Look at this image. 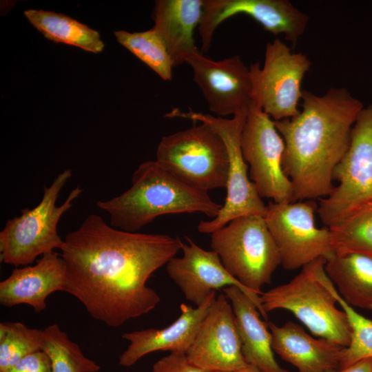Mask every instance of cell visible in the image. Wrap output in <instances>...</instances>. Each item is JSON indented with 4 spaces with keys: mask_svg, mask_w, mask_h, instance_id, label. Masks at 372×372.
<instances>
[{
    "mask_svg": "<svg viewBox=\"0 0 372 372\" xmlns=\"http://www.w3.org/2000/svg\"><path fill=\"white\" fill-rule=\"evenodd\" d=\"M182 244L167 234L118 229L90 214L66 235L60 249L64 291L77 298L94 319L118 327L158 305L161 298L147 282L175 257Z\"/></svg>",
    "mask_w": 372,
    "mask_h": 372,
    "instance_id": "cell-1",
    "label": "cell"
},
{
    "mask_svg": "<svg viewBox=\"0 0 372 372\" xmlns=\"http://www.w3.org/2000/svg\"><path fill=\"white\" fill-rule=\"evenodd\" d=\"M302 110L274 121L285 141L282 167L293 187L294 202L331 194L333 171L345 154L362 103L345 88L322 96L302 90Z\"/></svg>",
    "mask_w": 372,
    "mask_h": 372,
    "instance_id": "cell-2",
    "label": "cell"
},
{
    "mask_svg": "<svg viewBox=\"0 0 372 372\" xmlns=\"http://www.w3.org/2000/svg\"><path fill=\"white\" fill-rule=\"evenodd\" d=\"M96 205L110 215V225L130 232L166 214L200 212L214 218L223 207L208 192L185 182L156 160L139 165L128 189Z\"/></svg>",
    "mask_w": 372,
    "mask_h": 372,
    "instance_id": "cell-3",
    "label": "cell"
},
{
    "mask_svg": "<svg viewBox=\"0 0 372 372\" xmlns=\"http://www.w3.org/2000/svg\"><path fill=\"white\" fill-rule=\"evenodd\" d=\"M319 258L301 268L291 280L260 295L264 311L287 310L315 336L347 347L352 330L347 315L339 309L338 291Z\"/></svg>",
    "mask_w": 372,
    "mask_h": 372,
    "instance_id": "cell-4",
    "label": "cell"
},
{
    "mask_svg": "<svg viewBox=\"0 0 372 372\" xmlns=\"http://www.w3.org/2000/svg\"><path fill=\"white\" fill-rule=\"evenodd\" d=\"M71 176L70 169L58 174L49 187H44L37 206L23 209L19 216L7 220L0 232L1 262L16 267L26 266L40 256L61 249L63 240L58 234L59 221L83 192L76 187L64 203L56 206L59 194Z\"/></svg>",
    "mask_w": 372,
    "mask_h": 372,
    "instance_id": "cell-5",
    "label": "cell"
},
{
    "mask_svg": "<svg viewBox=\"0 0 372 372\" xmlns=\"http://www.w3.org/2000/svg\"><path fill=\"white\" fill-rule=\"evenodd\" d=\"M211 247L227 271L259 295L280 265L278 248L261 216L231 220L211 234Z\"/></svg>",
    "mask_w": 372,
    "mask_h": 372,
    "instance_id": "cell-6",
    "label": "cell"
},
{
    "mask_svg": "<svg viewBox=\"0 0 372 372\" xmlns=\"http://www.w3.org/2000/svg\"><path fill=\"white\" fill-rule=\"evenodd\" d=\"M156 161L198 189L208 192L227 187L228 149L221 136L207 123L163 136Z\"/></svg>",
    "mask_w": 372,
    "mask_h": 372,
    "instance_id": "cell-7",
    "label": "cell"
},
{
    "mask_svg": "<svg viewBox=\"0 0 372 372\" xmlns=\"http://www.w3.org/2000/svg\"><path fill=\"white\" fill-rule=\"evenodd\" d=\"M247 113L235 115L231 118H225L209 114L195 112L191 109L187 112H183L174 108L165 115L169 118L180 117L195 123L209 124L221 136L228 149L229 168L226 198L215 218L199 222L197 229L200 233L211 234L240 216L256 215L264 217L265 214L267 205L248 176V165L240 148V136Z\"/></svg>",
    "mask_w": 372,
    "mask_h": 372,
    "instance_id": "cell-8",
    "label": "cell"
},
{
    "mask_svg": "<svg viewBox=\"0 0 372 372\" xmlns=\"http://www.w3.org/2000/svg\"><path fill=\"white\" fill-rule=\"evenodd\" d=\"M285 147L274 121L262 110L254 91L240 136V148L259 196L277 203L294 202L293 184L282 167Z\"/></svg>",
    "mask_w": 372,
    "mask_h": 372,
    "instance_id": "cell-9",
    "label": "cell"
},
{
    "mask_svg": "<svg viewBox=\"0 0 372 372\" xmlns=\"http://www.w3.org/2000/svg\"><path fill=\"white\" fill-rule=\"evenodd\" d=\"M313 200L289 203L269 202L264 218L278 248L280 265L286 270L303 267L319 258L335 255L328 227L318 228Z\"/></svg>",
    "mask_w": 372,
    "mask_h": 372,
    "instance_id": "cell-10",
    "label": "cell"
},
{
    "mask_svg": "<svg viewBox=\"0 0 372 372\" xmlns=\"http://www.w3.org/2000/svg\"><path fill=\"white\" fill-rule=\"evenodd\" d=\"M333 180L338 185L318 205L317 213L326 227L354 205L372 198V104L359 113Z\"/></svg>",
    "mask_w": 372,
    "mask_h": 372,
    "instance_id": "cell-11",
    "label": "cell"
},
{
    "mask_svg": "<svg viewBox=\"0 0 372 372\" xmlns=\"http://www.w3.org/2000/svg\"><path fill=\"white\" fill-rule=\"evenodd\" d=\"M311 64L307 55L292 52L284 42L276 39L266 46L263 67L259 63L250 65L258 103L274 121L300 113L301 83Z\"/></svg>",
    "mask_w": 372,
    "mask_h": 372,
    "instance_id": "cell-12",
    "label": "cell"
},
{
    "mask_svg": "<svg viewBox=\"0 0 372 372\" xmlns=\"http://www.w3.org/2000/svg\"><path fill=\"white\" fill-rule=\"evenodd\" d=\"M193 80L200 89L209 110L224 117L249 111L254 95L252 72L238 55L214 61L195 52L185 59Z\"/></svg>",
    "mask_w": 372,
    "mask_h": 372,
    "instance_id": "cell-13",
    "label": "cell"
},
{
    "mask_svg": "<svg viewBox=\"0 0 372 372\" xmlns=\"http://www.w3.org/2000/svg\"><path fill=\"white\" fill-rule=\"evenodd\" d=\"M239 14L251 17L265 30L295 45L304 34L309 16L287 0H203V13L198 25L203 52H207L218 25Z\"/></svg>",
    "mask_w": 372,
    "mask_h": 372,
    "instance_id": "cell-14",
    "label": "cell"
},
{
    "mask_svg": "<svg viewBox=\"0 0 372 372\" xmlns=\"http://www.w3.org/2000/svg\"><path fill=\"white\" fill-rule=\"evenodd\" d=\"M185 238L187 244H182L183 256L172 258L166 265V271L188 301L198 307L212 292L222 288L236 287L255 303L261 316L267 319L260 295L231 276L216 252L201 248L187 236Z\"/></svg>",
    "mask_w": 372,
    "mask_h": 372,
    "instance_id": "cell-15",
    "label": "cell"
},
{
    "mask_svg": "<svg viewBox=\"0 0 372 372\" xmlns=\"http://www.w3.org/2000/svg\"><path fill=\"white\" fill-rule=\"evenodd\" d=\"M186 355L192 363L211 372H237L248 365L225 294L216 297Z\"/></svg>",
    "mask_w": 372,
    "mask_h": 372,
    "instance_id": "cell-16",
    "label": "cell"
},
{
    "mask_svg": "<svg viewBox=\"0 0 372 372\" xmlns=\"http://www.w3.org/2000/svg\"><path fill=\"white\" fill-rule=\"evenodd\" d=\"M216 298V292H212L202 304L195 308L182 304L180 316L165 328L123 333L122 338L130 344L119 357L118 364L125 367L133 366L143 356L156 351L187 353Z\"/></svg>",
    "mask_w": 372,
    "mask_h": 372,
    "instance_id": "cell-17",
    "label": "cell"
},
{
    "mask_svg": "<svg viewBox=\"0 0 372 372\" xmlns=\"http://www.w3.org/2000/svg\"><path fill=\"white\" fill-rule=\"evenodd\" d=\"M65 267L54 251L43 254L33 266L16 267L0 282V303L6 307L26 304L36 313L46 308L52 293L64 291Z\"/></svg>",
    "mask_w": 372,
    "mask_h": 372,
    "instance_id": "cell-18",
    "label": "cell"
},
{
    "mask_svg": "<svg viewBox=\"0 0 372 372\" xmlns=\"http://www.w3.org/2000/svg\"><path fill=\"white\" fill-rule=\"evenodd\" d=\"M267 324L273 351L298 372H331L340 369L344 347L324 338H316L292 321L282 326L273 322Z\"/></svg>",
    "mask_w": 372,
    "mask_h": 372,
    "instance_id": "cell-19",
    "label": "cell"
},
{
    "mask_svg": "<svg viewBox=\"0 0 372 372\" xmlns=\"http://www.w3.org/2000/svg\"><path fill=\"white\" fill-rule=\"evenodd\" d=\"M203 13V0H158L153 11L152 28L165 45L176 68L198 52L194 31Z\"/></svg>",
    "mask_w": 372,
    "mask_h": 372,
    "instance_id": "cell-20",
    "label": "cell"
},
{
    "mask_svg": "<svg viewBox=\"0 0 372 372\" xmlns=\"http://www.w3.org/2000/svg\"><path fill=\"white\" fill-rule=\"evenodd\" d=\"M223 291L233 309L247 363L263 372H291L281 367L276 360L271 333L268 324L260 318L261 314L255 303L236 287H226Z\"/></svg>",
    "mask_w": 372,
    "mask_h": 372,
    "instance_id": "cell-21",
    "label": "cell"
},
{
    "mask_svg": "<svg viewBox=\"0 0 372 372\" xmlns=\"http://www.w3.org/2000/svg\"><path fill=\"white\" fill-rule=\"evenodd\" d=\"M325 271L347 304L372 311V256L356 252L335 254L327 260Z\"/></svg>",
    "mask_w": 372,
    "mask_h": 372,
    "instance_id": "cell-22",
    "label": "cell"
},
{
    "mask_svg": "<svg viewBox=\"0 0 372 372\" xmlns=\"http://www.w3.org/2000/svg\"><path fill=\"white\" fill-rule=\"evenodd\" d=\"M24 15L46 39L55 43L73 45L92 53L101 52L104 49L97 31L70 17L34 9L26 10Z\"/></svg>",
    "mask_w": 372,
    "mask_h": 372,
    "instance_id": "cell-23",
    "label": "cell"
},
{
    "mask_svg": "<svg viewBox=\"0 0 372 372\" xmlns=\"http://www.w3.org/2000/svg\"><path fill=\"white\" fill-rule=\"evenodd\" d=\"M328 227L335 254L372 256V198L354 205Z\"/></svg>",
    "mask_w": 372,
    "mask_h": 372,
    "instance_id": "cell-24",
    "label": "cell"
},
{
    "mask_svg": "<svg viewBox=\"0 0 372 372\" xmlns=\"http://www.w3.org/2000/svg\"><path fill=\"white\" fill-rule=\"evenodd\" d=\"M42 350L49 356L52 372H98L101 367L83 353L58 324L43 329Z\"/></svg>",
    "mask_w": 372,
    "mask_h": 372,
    "instance_id": "cell-25",
    "label": "cell"
},
{
    "mask_svg": "<svg viewBox=\"0 0 372 372\" xmlns=\"http://www.w3.org/2000/svg\"><path fill=\"white\" fill-rule=\"evenodd\" d=\"M117 41L154 71L163 80L171 81L174 68L163 40L153 29L143 32H114Z\"/></svg>",
    "mask_w": 372,
    "mask_h": 372,
    "instance_id": "cell-26",
    "label": "cell"
},
{
    "mask_svg": "<svg viewBox=\"0 0 372 372\" xmlns=\"http://www.w3.org/2000/svg\"><path fill=\"white\" fill-rule=\"evenodd\" d=\"M43 330L31 329L18 322L0 323V372L21 358L42 350Z\"/></svg>",
    "mask_w": 372,
    "mask_h": 372,
    "instance_id": "cell-27",
    "label": "cell"
},
{
    "mask_svg": "<svg viewBox=\"0 0 372 372\" xmlns=\"http://www.w3.org/2000/svg\"><path fill=\"white\" fill-rule=\"evenodd\" d=\"M337 300L347 315L352 330L350 344L343 349L341 354L340 369H344L361 360L372 358V320L347 304L340 294Z\"/></svg>",
    "mask_w": 372,
    "mask_h": 372,
    "instance_id": "cell-28",
    "label": "cell"
},
{
    "mask_svg": "<svg viewBox=\"0 0 372 372\" xmlns=\"http://www.w3.org/2000/svg\"><path fill=\"white\" fill-rule=\"evenodd\" d=\"M152 372H211L192 363L186 353H170L156 362Z\"/></svg>",
    "mask_w": 372,
    "mask_h": 372,
    "instance_id": "cell-29",
    "label": "cell"
},
{
    "mask_svg": "<svg viewBox=\"0 0 372 372\" xmlns=\"http://www.w3.org/2000/svg\"><path fill=\"white\" fill-rule=\"evenodd\" d=\"M4 372H52L51 360L43 350L28 354Z\"/></svg>",
    "mask_w": 372,
    "mask_h": 372,
    "instance_id": "cell-30",
    "label": "cell"
},
{
    "mask_svg": "<svg viewBox=\"0 0 372 372\" xmlns=\"http://www.w3.org/2000/svg\"><path fill=\"white\" fill-rule=\"evenodd\" d=\"M331 372H372V358L361 360L348 367Z\"/></svg>",
    "mask_w": 372,
    "mask_h": 372,
    "instance_id": "cell-31",
    "label": "cell"
},
{
    "mask_svg": "<svg viewBox=\"0 0 372 372\" xmlns=\"http://www.w3.org/2000/svg\"><path fill=\"white\" fill-rule=\"evenodd\" d=\"M237 372H263L256 366L248 364L245 368L237 371Z\"/></svg>",
    "mask_w": 372,
    "mask_h": 372,
    "instance_id": "cell-32",
    "label": "cell"
}]
</instances>
